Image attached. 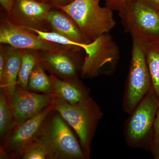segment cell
Listing matches in <instances>:
<instances>
[{
  "mask_svg": "<svg viewBox=\"0 0 159 159\" xmlns=\"http://www.w3.org/2000/svg\"><path fill=\"white\" fill-rule=\"evenodd\" d=\"M31 32L22 26L4 21L0 27V43L20 50L48 51L71 48L48 41Z\"/></svg>",
  "mask_w": 159,
  "mask_h": 159,
  "instance_id": "cell-9",
  "label": "cell"
},
{
  "mask_svg": "<svg viewBox=\"0 0 159 159\" xmlns=\"http://www.w3.org/2000/svg\"><path fill=\"white\" fill-rule=\"evenodd\" d=\"M51 104L53 110L59 113L76 132L83 150L89 159L92 140L103 116L101 108L90 97L75 104L53 98Z\"/></svg>",
  "mask_w": 159,
  "mask_h": 159,
  "instance_id": "cell-1",
  "label": "cell"
},
{
  "mask_svg": "<svg viewBox=\"0 0 159 159\" xmlns=\"http://www.w3.org/2000/svg\"><path fill=\"white\" fill-rule=\"evenodd\" d=\"M42 1H43H43H46V0H42Z\"/></svg>",
  "mask_w": 159,
  "mask_h": 159,
  "instance_id": "cell-29",
  "label": "cell"
},
{
  "mask_svg": "<svg viewBox=\"0 0 159 159\" xmlns=\"http://www.w3.org/2000/svg\"><path fill=\"white\" fill-rule=\"evenodd\" d=\"M41 1H42V0H41Z\"/></svg>",
  "mask_w": 159,
  "mask_h": 159,
  "instance_id": "cell-30",
  "label": "cell"
},
{
  "mask_svg": "<svg viewBox=\"0 0 159 159\" xmlns=\"http://www.w3.org/2000/svg\"><path fill=\"white\" fill-rule=\"evenodd\" d=\"M0 3L7 13L9 15H11L14 5L13 0H0Z\"/></svg>",
  "mask_w": 159,
  "mask_h": 159,
  "instance_id": "cell-24",
  "label": "cell"
},
{
  "mask_svg": "<svg viewBox=\"0 0 159 159\" xmlns=\"http://www.w3.org/2000/svg\"><path fill=\"white\" fill-rule=\"evenodd\" d=\"M22 159H49L48 151L45 145L38 140L34 142L23 154Z\"/></svg>",
  "mask_w": 159,
  "mask_h": 159,
  "instance_id": "cell-21",
  "label": "cell"
},
{
  "mask_svg": "<svg viewBox=\"0 0 159 159\" xmlns=\"http://www.w3.org/2000/svg\"><path fill=\"white\" fill-rule=\"evenodd\" d=\"M132 41L130 66L122 100V109L129 115L152 86L142 43L135 38Z\"/></svg>",
  "mask_w": 159,
  "mask_h": 159,
  "instance_id": "cell-4",
  "label": "cell"
},
{
  "mask_svg": "<svg viewBox=\"0 0 159 159\" xmlns=\"http://www.w3.org/2000/svg\"><path fill=\"white\" fill-rule=\"evenodd\" d=\"M159 106V99L152 86L125 122L123 132L129 147L142 148L150 135L152 139L154 124Z\"/></svg>",
  "mask_w": 159,
  "mask_h": 159,
  "instance_id": "cell-6",
  "label": "cell"
},
{
  "mask_svg": "<svg viewBox=\"0 0 159 159\" xmlns=\"http://www.w3.org/2000/svg\"><path fill=\"white\" fill-rule=\"evenodd\" d=\"M159 145V106L154 124L153 135L152 141L151 148L153 152Z\"/></svg>",
  "mask_w": 159,
  "mask_h": 159,
  "instance_id": "cell-22",
  "label": "cell"
},
{
  "mask_svg": "<svg viewBox=\"0 0 159 159\" xmlns=\"http://www.w3.org/2000/svg\"><path fill=\"white\" fill-rule=\"evenodd\" d=\"M124 28L132 38L142 41L159 38V10L142 0H130L119 10Z\"/></svg>",
  "mask_w": 159,
  "mask_h": 159,
  "instance_id": "cell-5",
  "label": "cell"
},
{
  "mask_svg": "<svg viewBox=\"0 0 159 159\" xmlns=\"http://www.w3.org/2000/svg\"><path fill=\"white\" fill-rule=\"evenodd\" d=\"M28 89L31 92L52 96L53 87L50 76L46 74L44 68L40 61L30 74Z\"/></svg>",
  "mask_w": 159,
  "mask_h": 159,
  "instance_id": "cell-18",
  "label": "cell"
},
{
  "mask_svg": "<svg viewBox=\"0 0 159 159\" xmlns=\"http://www.w3.org/2000/svg\"><path fill=\"white\" fill-rule=\"evenodd\" d=\"M53 98L51 95L37 93L16 86L10 100L15 125L37 116L51 105Z\"/></svg>",
  "mask_w": 159,
  "mask_h": 159,
  "instance_id": "cell-10",
  "label": "cell"
},
{
  "mask_svg": "<svg viewBox=\"0 0 159 159\" xmlns=\"http://www.w3.org/2000/svg\"><path fill=\"white\" fill-rule=\"evenodd\" d=\"M53 3L56 6H63L69 4L73 0H52Z\"/></svg>",
  "mask_w": 159,
  "mask_h": 159,
  "instance_id": "cell-26",
  "label": "cell"
},
{
  "mask_svg": "<svg viewBox=\"0 0 159 159\" xmlns=\"http://www.w3.org/2000/svg\"><path fill=\"white\" fill-rule=\"evenodd\" d=\"M100 0H73L57 6L70 16L91 42L109 33L116 25L113 10L101 7Z\"/></svg>",
  "mask_w": 159,
  "mask_h": 159,
  "instance_id": "cell-2",
  "label": "cell"
},
{
  "mask_svg": "<svg viewBox=\"0 0 159 159\" xmlns=\"http://www.w3.org/2000/svg\"><path fill=\"white\" fill-rule=\"evenodd\" d=\"M6 64L2 76L0 78V88L11 100L17 86L21 64L22 50L10 47L5 49Z\"/></svg>",
  "mask_w": 159,
  "mask_h": 159,
  "instance_id": "cell-14",
  "label": "cell"
},
{
  "mask_svg": "<svg viewBox=\"0 0 159 159\" xmlns=\"http://www.w3.org/2000/svg\"><path fill=\"white\" fill-rule=\"evenodd\" d=\"M53 110L51 104L35 116L16 125L1 143V159H21L26 149L37 138L47 117Z\"/></svg>",
  "mask_w": 159,
  "mask_h": 159,
  "instance_id": "cell-7",
  "label": "cell"
},
{
  "mask_svg": "<svg viewBox=\"0 0 159 159\" xmlns=\"http://www.w3.org/2000/svg\"><path fill=\"white\" fill-rule=\"evenodd\" d=\"M153 42L156 43L158 45H159V38L157 39H156L152 41Z\"/></svg>",
  "mask_w": 159,
  "mask_h": 159,
  "instance_id": "cell-28",
  "label": "cell"
},
{
  "mask_svg": "<svg viewBox=\"0 0 159 159\" xmlns=\"http://www.w3.org/2000/svg\"><path fill=\"white\" fill-rule=\"evenodd\" d=\"M51 6L35 0H16L11 15L23 24V27L36 28V26L46 20Z\"/></svg>",
  "mask_w": 159,
  "mask_h": 159,
  "instance_id": "cell-12",
  "label": "cell"
},
{
  "mask_svg": "<svg viewBox=\"0 0 159 159\" xmlns=\"http://www.w3.org/2000/svg\"><path fill=\"white\" fill-rule=\"evenodd\" d=\"M66 50L42 51L39 54V61L51 74L61 79L77 77L78 64Z\"/></svg>",
  "mask_w": 159,
  "mask_h": 159,
  "instance_id": "cell-11",
  "label": "cell"
},
{
  "mask_svg": "<svg viewBox=\"0 0 159 159\" xmlns=\"http://www.w3.org/2000/svg\"><path fill=\"white\" fill-rule=\"evenodd\" d=\"M69 125L56 111L47 117L36 139L47 147L49 159H87Z\"/></svg>",
  "mask_w": 159,
  "mask_h": 159,
  "instance_id": "cell-3",
  "label": "cell"
},
{
  "mask_svg": "<svg viewBox=\"0 0 159 159\" xmlns=\"http://www.w3.org/2000/svg\"><path fill=\"white\" fill-rule=\"evenodd\" d=\"M36 51L22 50L21 64L17 80V85L28 89L30 74L36 64L39 62V54Z\"/></svg>",
  "mask_w": 159,
  "mask_h": 159,
  "instance_id": "cell-20",
  "label": "cell"
},
{
  "mask_svg": "<svg viewBox=\"0 0 159 159\" xmlns=\"http://www.w3.org/2000/svg\"><path fill=\"white\" fill-rule=\"evenodd\" d=\"M54 98L63 100L71 104H75L89 97L90 90L78 77L61 79L55 75H50Z\"/></svg>",
  "mask_w": 159,
  "mask_h": 159,
  "instance_id": "cell-13",
  "label": "cell"
},
{
  "mask_svg": "<svg viewBox=\"0 0 159 159\" xmlns=\"http://www.w3.org/2000/svg\"><path fill=\"white\" fill-rule=\"evenodd\" d=\"M23 27L33 32L39 37L48 41L71 48H82L85 51L86 54H89L95 45V41H93L89 43H82L74 41L54 31L49 32L32 27Z\"/></svg>",
  "mask_w": 159,
  "mask_h": 159,
  "instance_id": "cell-19",
  "label": "cell"
},
{
  "mask_svg": "<svg viewBox=\"0 0 159 159\" xmlns=\"http://www.w3.org/2000/svg\"><path fill=\"white\" fill-rule=\"evenodd\" d=\"M15 125L14 113L10 100L2 89H0V138L2 143Z\"/></svg>",
  "mask_w": 159,
  "mask_h": 159,
  "instance_id": "cell-17",
  "label": "cell"
},
{
  "mask_svg": "<svg viewBox=\"0 0 159 159\" xmlns=\"http://www.w3.org/2000/svg\"><path fill=\"white\" fill-rule=\"evenodd\" d=\"M94 41L95 45L89 54H86L80 69L81 76L84 78L111 74L116 68L119 58L118 47L108 33Z\"/></svg>",
  "mask_w": 159,
  "mask_h": 159,
  "instance_id": "cell-8",
  "label": "cell"
},
{
  "mask_svg": "<svg viewBox=\"0 0 159 159\" xmlns=\"http://www.w3.org/2000/svg\"><path fill=\"white\" fill-rule=\"evenodd\" d=\"M53 31L74 41L82 43L92 42L83 34L76 23L65 12L50 11L46 18Z\"/></svg>",
  "mask_w": 159,
  "mask_h": 159,
  "instance_id": "cell-15",
  "label": "cell"
},
{
  "mask_svg": "<svg viewBox=\"0 0 159 159\" xmlns=\"http://www.w3.org/2000/svg\"><path fill=\"white\" fill-rule=\"evenodd\" d=\"M159 10V0H142Z\"/></svg>",
  "mask_w": 159,
  "mask_h": 159,
  "instance_id": "cell-25",
  "label": "cell"
},
{
  "mask_svg": "<svg viewBox=\"0 0 159 159\" xmlns=\"http://www.w3.org/2000/svg\"><path fill=\"white\" fill-rule=\"evenodd\" d=\"M154 157L156 159H159V145L157 148L153 152Z\"/></svg>",
  "mask_w": 159,
  "mask_h": 159,
  "instance_id": "cell-27",
  "label": "cell"
},
{
  "mask_svg": "<svg viewBox=\"0 0 159 159\" xmlns=\"http://www.w3.org/2000/svg\"><path fill=\"white\" fill-rule=\"evenodd\" d=\"M106 6L112 10L119 11L130 0H105Z\"/></svg>",
  "mask_w": 159,
  "mask_h": 159,
  "instance_id": "cell-23",
  "label": "cell"
},
{
  "mask_svg": "<svg viewBox=\"0 0 159 159\" xmlns=\"http://www.w3.org/2000/svg\"><path fill=\"white\" fill-rule=\"evenodd\" d=\"M140 41L145 52L152 87L159 100V45L152 41Z\"/></svg>",
  "mask_w": 159,
  "mask_h": 159,
  "instance_id": "cell-16",
  "label": "cell"
}]
</instances>
